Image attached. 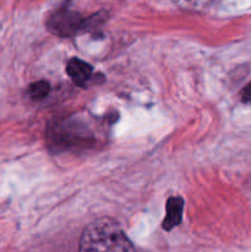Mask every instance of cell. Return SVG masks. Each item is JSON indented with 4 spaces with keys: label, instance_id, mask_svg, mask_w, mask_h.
<instances>
[{
    "label": "cell",
    "instance_id": "6da1fadb",
    "mask_svg": "<svg viewBox=\"0 0 251 252\" xmlns=\"http://www.w3.org/2000/svg\"><path fill=\"white\" fill-rule=\"evenodd\" d=\"M79 252H134V248L117 223L103 218L86 226Z\"/></svg>",
    "mask_w": 251,
    "mask_h": 252
},
{
    "label": "cell",
    "instance_id": "7a4b0ae2",
    "mask_svg": "<svg viewBox=\"0 0 251 252\" xmlns=\"http://www.w3.org/2000/svg\"><path fill=\"white\" fill-rule=\"evenodd\" d=\"M102 15L96 14L91 17H84L79 12L69 7V4H63L51 12L46 21L49 32L59 37H74L76 34L94 29L102 21Z\"/></svg>",
    "mask_w": 251,
    "mask_h": 252
},
{
    "label": "cell",
    "instance_id": "3957f363",
    "mask_svg": "<svg viewBox=\"0 0 251 252\" xmlns=\"http://www.w3.org/2000/svg\"><path fill=\"white\" fill-rule=\"evenodd\" d=\"M66 73L74 84L78 86H85L93 76V66L79 58H73L68 62Z\"/></svg>",
    "mask_w": 251,
    "mask_h": 252
},
{
    "label": "cell",
    "instance_id": "277c9868",
    "mask_svg": "<svg viewBox=\"0 0 251 252\" xmlns=\"http://www.w3.org/2000/svg\"><path fill=\"white\" fill-rule=\"evenodd\" d=\"M184 199L181 197H170L166 202V217L162 221V228L166 231L176 228L182 220Z\"/></svg>",
    "mask_w": 251,
    "mask_h": 252
},
{
    "label": "cell",
    "instance_id": "5b68a950",
    "mask_svg": "<svg viewBox=\"0 0 251 252\" xmlns=\"http://www.w3.org/2000/svg\"><path fill=\"white\" fill-rule=\"evenodd\" d=\"M181 9L188 11H204L214 0H175Z\"/></svg>",
    "mask_w": 251,
    "mask_h": 252
},
{
    "label": "cell",
    "instance_id": "8992f818",
    "mask_svg": "<svg viewBox=\"0 0 251 252\" xmlns=\"http://www.w3.org/2000/svg\"><path fill=\"white\" fill-rule=\"evenodd\" d=\"M49 90H51V86H49V84L47 81H36V83L30 85L29 95L33 100H42V98H44L48 95Z\"/></svg>",
    "mask_w": 251,
    "mask_h": 252
},
{
    "label": "cell",
    "instance_id": "52a82bcc",
    "mask_svg": "<svg viewBox=\"0 0 251 252\" xmlns=\"http://www.w3.org/2000/svg\"><path fill=\"white\" fill-rule=\"evenodd\" d=\"M240 96L244 103H251V81L243 89Z\"/></svg>",
    "mask_w": 251,
    "mask_h": 252
}]
</instances>
